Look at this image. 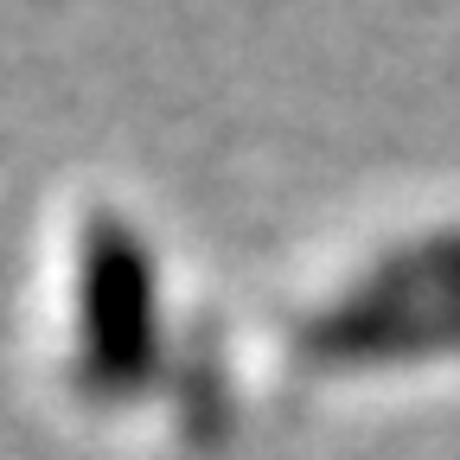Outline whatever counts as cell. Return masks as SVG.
Returning a JSON list of instances; mask_svg holds the SVG:
<instances>
[{
	"label": "cell",
	"mask_w": 460,
	"mask_h": 460,
	"mask_svg": "<svg viewBox=\"0 0 460 460\" xmlns=\"http://www.w3.org/2000/svg\"><path fill=\"white\" fill-rule=\"evenodd\" d=\"M154 358V281L122 224H96L84 250V365L102 390H128Z\"/></svg>",
	"instance_id": "obj_1"
}]
</instances>
